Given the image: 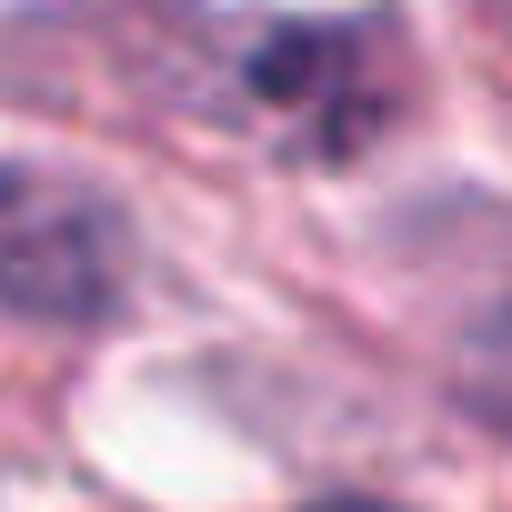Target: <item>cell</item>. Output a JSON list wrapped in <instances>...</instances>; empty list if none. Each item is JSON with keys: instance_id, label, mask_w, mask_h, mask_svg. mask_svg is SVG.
<instances>
[{"instance_id": "obj_4", "label": "cell", "mask_w": 512, "mask_h": 512, "mask_svg": "<svg viewBox=\"0 0 512 512\" xmlns=\"http://www.w3.org/2000/svg\"><path fill=\"white\" fill-rule=\"evenodd\" d=\"M322 512H372V502H322Z\"/></svg>"}, {"instance_id": "obj_2", "label": "cell", "mask_w": 512, "mask_h": 512, "mask_svg": "<svg viewBox=\"0 0 512 512\" xmlns=\"http://www.w3.org/2000/svg\"><path fill=\"white\" fill-rule=\"evenodd\" d=\"M251 81L272 91V111H322V121H352V81H362V41L352 31H262V61H251Z\"/></svg>"}, {"instance_id": "obj_3", "label": "cell", "mask_w": 512, "mask_h": 512, "mask_svg": "<svg viewBox=\"0 0 512 512\" xmlns=\"http://www.w3.org/2000/svg\"><path fill=\"white\" fill-rule=\"evenodd\" d=\"M462 382H472V402H482V412H502V422H512V312H492V322L472 332V372H462Z\"/></svg>"}, {"instance_id": "obj_1", "label": "cell", "mask_w": 512, "mask_h": 512, "mask_svg": "<svg viewBox=\"0 0 512 512\" xmlns=\"http://www.w3.org/2000/svg\"><path fill=\"white\" fill-rule=\"evenodd\" d=\"M131 272V231L61 171H0V302L31 322H101Z\"/></svg>"}]
</instances>
